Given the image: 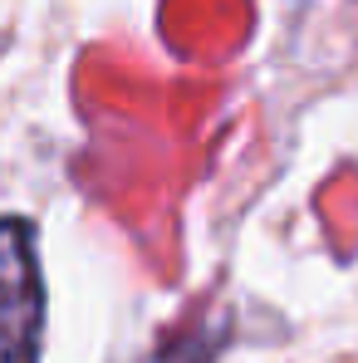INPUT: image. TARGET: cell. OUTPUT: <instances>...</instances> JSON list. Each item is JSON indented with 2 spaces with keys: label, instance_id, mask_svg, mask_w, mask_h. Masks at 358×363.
I'll return each mask as SVG.
<instances>
[{
  "label": "cell",
  "instance_id": "1",
  "mask_svg": "<svg viewBox=\"0 0 358 363\" xmlns=\"http://www.w3.org/2000/svg\"><path fill=\"white\" fill-rule=\"evenodd\" d=\"M45 344V280L35 231L20 216H0V363H40Z\"/></svg>",
  "mask_w": 358,
  "mask_h": 363
},
{
  "label": "cell",
  "instance_id": "2",
  "mask_svg": "<svg viewBox=\"0 0 358 363\" xmlns=\"http://www.w3.org/2000/svg\"><path fill=\"white\" fill-rule=\"evenodd\" d=\"M226 344H231V324L226 319H196L191 329H181L177 339H167L142 363H216V354Z\"/></svg>",
  "mask_w": 358,
  "mask_h": 363
}]
</instances>
